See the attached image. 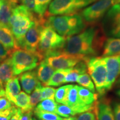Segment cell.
I'll return each instance as SVG.
<instances>
[{"instance_id":"32","label":"cell","mask_w":120,"mask_h":120,"mask_svg":"<svg viewBox=\"0 0 120 120\" xmlns=\"http://www.w3.org/2000/svg\"><path fill=\"white\" fill-rule=\"evenodd\" d=\"M56 114L61 117H64V118L68 117L70 116H73L77 115L76 112L69 107L68 106L64 105H58L57 107Z\"/></svg>"},{"instance_id":"1","label":"cell","mask_w":120,"mask_h":120,"mask_svg":"<svg viewBox=\"0 0 120 120\" xmlns=\"http://www.w3.org/2000/svg\"><path fill=\"white\" fill-rule=\"evenodd\" d=\"M99 31L94 27L79 34L66 37L62 51L85 57L95 55L102 43Z\"/></svg>"},{"instance_id":"38","label":"cell","mask_w":120,"mask_h":120,"mask_svg":"<svg viewBox=\"0 0 120 120\" xmlns=\"http://www.w3.org/2000/svg\"><path fill=\"white\" fill-rule=\"evenodd\" d=\"M11 52L6 49L4 45L0 42V62H2L4 60L8 57Z\"/></svg>"},{"instance_id":"44","label":"cell","mask_w":120,"mask_h":120,"mask_svg":"<svg viewBox=\"0 0 120 120\" xmlns=\"http://www.w3.org/2000/svg\"><path fill=\"white\" fill-rule=\"evenodd\" d=\"M116 86L120 87V76H119V78H118V79H117V82H116Z\"/></svg>"},{"instance_id":"36","label":"cell","mask_w":120,"mask_h":120,"mask_svg":"<svg viewBox=\"0 0 120 120\" xmlns=\"http://www.w3.org/2000/svg\"><path fill=\"white\" fill-rule=\"evenodd\" d=\"M12 106L11 103L6 97H0V111L9 109Z\"/></svg>"},{"instance_id":"12","label":"cell","mask_w":120,"mask_h":120,"mask_svg":"<svg viewBox=\"0 0 120 120\" xmlns=\"http://www.w3.org/2000/svg\"><path fill=\"white\" fill-rule=\"evenodd\" d=\"M106 70V83L105 91L107 92L111 88L117 78L120 76V55L103 57Z\"/></svg>"},{"instance_id":"16","label":"cell","mask_w":120,"mask_h":120,"mask_svg":"<svg viewBox=\"0 0 120 120\" xmlns=\"http://www.w3.org/2000/svg\"><path fill=\"white\" fill-rule=\"evenodd\" d=\"M0 42L10 51L19 49L16 39L8 26L0 24Z\"/></svg>"},{"instance_id":"14","label":"cell","mask_w":120,"mask_h":120,"mask_svg":"<svg viewBox=\"0 0 120 120\" xmlns=\"http://www.w3.org/2000/svg\"><path fill=\"white\" fill-rule=\"evenodd\" d=\"M22 89L26 94H30L40 83L35 71H29L22 73L19 78Z\"/></svg>"},{"instance_id":"33","label":"cell","mask_w":120,"mask_h":120,"mask_svg":"<svg viewBox=\"0 0 120 120\" xmlns=\"http://www.w3.org/2000/svg\"><path fill=\"white\" fill-rule=\"evenodd\" d=\"M56 89L52 87H42L41 90V101L46 99L55 100Z\"/></svg>"},{"instance_id":"13","label":"cell","mask_w":120,"mask_h":120,"mask_svg":"<svg viewBox=\"0 0 120 120\" xmlns=\"http://www.w3.org/2000/svg\"><path fill=\"white\" fill-rule=\"evenodd\" d=\"M94 103L91 105H87L81 101L78 94L77 85H73L69 91L67 106L71 107L77 115L94 110Z\"/></svg>"},{"instance_id":"15","label":"cell","mask_w":120,"mask_h":120,"mask_svg":"<svg viewBox=\"0 0 120 120\" xmlns=\"http://www.w3.org/2000/svg\"><path fill=\"white\" fill-rule=\"evenodd\" d=\"M94 110L98 120H115L113 111L107 100H102L95 104Z\"/></svg>"},{"instance_id":"22","label":"cell","mask_w":120,"mask_h":120,"mask_svg":"<svg viewBox=\"0 0 120 120\" xmlns=\"http://www.w3.org/2000/svg\"><path fill=\"white\" fill-rule=\"evenodd\" d=\"M16 6L17 4L0 0V24L9 27V21Z\"/></svg>"},{"instance_id":"27","label":"cell","mask_w":120,"mask_h":120,"mask_svg":"<svg viewBox=\"0 0 120 120\" xmlns=\"http://www.w3.org/2000/svg\"><path fill=\"white\" fill-rule=\"evenodd\" d=\"M58 104L55 102V100L46 99L38 103L34 109L41 111L52 112L56 113V109Z\"/></svg>"},{"instance_id":"43","label":"cell","mask_w":120,"mask_h":120,"mask_svg":"<svg viewBox=\"0 0 120 120\" xmlns=\"http://www.w3.org/2000/svg\"><path fill=\"white\" fill-rule=\"evenodd\" d=\"M6 1H8V2L13 3V4H17L18 2H19V0H6Z\"/></svg>"},{"instance_id":"28","label":"cell","mask_w":120,"mask_h":120,"mask_svg":"<svg viewBox=\"0 0 120 120\" xmlns=\"http://www.w3.org/2000/svg\"><path fill=\"white\" fill-rule=\"evenodd\" d=\"M76 82L83 87L88 89L93 93H95L96 88L94 83L90 75L87 73H85L79 75Z\"/></svg>"},{"instance_id":"11","label":"cell","mask_w":120,"mask_h":120,"mask_svg":"<svg viewBox=\"0 0 120 120\" xmlns=\"http://www.w3.org/2000/svg\"><path fill=\"white\" fill-rule=\"evenodd\" d=\"M115 4L116 0H98L82 10L81 16L88 23H95L103 17L108 10Z\"/></svg>"},{"instance_id":"30","label":"cell","mask_w":120,"mask_h":120,"mask_svg":"<svg viewBox=\"0 0 120 120\" xmlns=\"http://www.w3.org/2000/svg\"><path fill=\"white\" fill-rule=\"evenodd\" d=\"M42 87L41 82L39 83L30 96V105L33 109H34L37 104L41 101V90Z\"/></svg>"},{"instance_id":"4","label":"cell","mask_w":120,"mask_h":120,"mask_svg":"<svg viewBox=\"0 0 120 120\" xmlns=\"http://www.w3.org/2000/svg\"><path fill=\"white\" fill-rule=\"evenodd\" d=\"M10 57L15 76L34 70L43 60L39 53H32L21 49L12 51Z\"/></svg>"},{"instance_id":"49","label":"cell","mask_w":120,"mask_h":120,"mask_svg":"<svg viewBox=\"0 0 120 120\" xmlns=\"http://www.w3.org/2000/svg\"></svg>"},{"instance_id":"46","label":"cell","mask_w":120,"mask_h":120,"mask_svg":"<svg viewBox=\"0 0 120 120\" xmlns=\"http://www.w3.org/2000/svg\"><path fill=\"white\" fill-rule=\"evenodd\" d=\"M116 2L117 4H119V3H120V0H116Z\"/></svg>"},{"instance_id":"45","label":"cell","mask_w":120,"mask_h":120,"mask_svg":"<svg viewBox=\"0 0 120 120\" xmlns=\"http://www.w3.org/2000/svg\"><path fill=\"white\" fill-rule=\"evenodd\" d=\"M116 94H117L118 96L120 97V89L117 90V91H116Z\"/></svg>"},{"instance_id":"41","label":"cell","mask_w":120,"mask_h":120,"mask_svg":"<svg viewBox=\"0 0 120 120\" xmlns=\"http://www.w3.org/2000/svg\"><path fill=\"white\" fill-rule=\"evenodd\" d=\"M32 111L22 112L21 120H32Z\"/></svg>"},{"instance_id":"24","label":"cell","mask_w":120,"mask_h":120,"mask_svg":"<svg viewBox=\"0 0 120 120\" xmlns=\"http://www.w3.org/2000/svg\"><path fill=\"white\" fill-rule=\"evenodd\" d=\"M15 105L16 107L20 109L22 112L34 111L30 105L29 95L23 91L20 92L16 97Z\"/></svg>"},{"instance_id":"29","label":"cell","mask_w":120,"mask_h":120,"mask_svg":"<svg viewBox=\"0 0 120 120\" xmlns=\"http://www.w3.org/2000/svg\"><path fill=\"white\" fill-rule=\"evenodd\" d=\"M52 0H35L34 13L39 17H44L45 13Z\"/></svg>"},{"instance_id":"31","label":"cell","mask_w":120,"mask_h":120,"mask_svg":"<svg viewBox=\"0 0 120 120\" xmlns=\"http://www.w3.org/2000/svg\"><path fill=\"white\" fill-rule=\"evenodd\" d=\"M34 114L40 120H63L64 118L52 112L41 111L34 109Z\"/></svg>"},{"instance_id":"21","label":"cell","mask_w":120,"mask_h":120,"mask_svg":"<svg viewBox=\"0 0 120 120\" xmlns=\"http://www.w3.org/2000/svg\"><path fill=\"white\" fill-rule=\"evenodd\" d=\"M85 60L80 61L74 67L70 68L68 73L66 75L64 83L76 82L79 75L86 73L87 66Z\"/></svg>"},{"instance_id":"18","label":"cell","mask_w":120,"mask_h":120,"mask_svg":"<svg viewBox=\"0 0 120 120\" xmlns=\"http://www.w3.org/2000/svg\"><path fill=\"white\" fill-rule=\"evenodd\" d=\"M6 97L15 104L16 98L21 92V87L19 77H14L10 79L5 85Z\"/></svg>"},{"instance_id":"5","label":"cell","mask_w":120,"mask_h":120,"mask_svg":"<svg viewBox=\"0 0 120 120\" xmlns=\"http://www.w3.org/2000/svg\"><path fill=\"white\" fill-rule=\"evenodd\" d=\"M66 37L60 35L49 26H45L40 34L38 52L43 58L52 52L62 51Z\"/></svg>"},{"instance_id":"47","label":"cell","mask_w":120,"mask_h":120,"mask_svg":"<svg viewBox=\"0 0 120 120\" xmlns=\"http://www.w3.org/2000/svg\"><path fill=\"white\" fill-rule=\"evenodd\" d=\"M4 88V87H2V86H1V85H0V90L2 89V88Z\"/></svg>"},{"instance_id":"34","label":"cell","mask_w":120,"mask_h":120,"mask_svg":"<svg viewBox=\"0 0 120 120\" xmlns=\"http://www.w3.org/2000/svg\"><path fill=\"white\" fill-rule=\"evenodd\" d=\"M17 109V107L12 105L9 109L0 111V120H10Z\"/></svg>"},{"instance_id":"19","label":"cell","mask_w":120,"mask_h":120,"mask_svg":"<svg viewBox=\"0 0 120 120\" xmlns=\"http://www.w3.org/2000/svg\"><path fill=\"white\" fill-rule=\"evenodd\" d=\"M102 57L120 55V38L109 37L105 41Z\"/></svg>"},{"instance_id":"10","label":"cell","mask_w":120,"mask_h":120,"mask_svg":"<svg viewBox=\"0 0 120 120\" xmlns=\"http://www.w3.org/2000/svg\"><path fill=\"white\" fill-rule=\"evenodd\" d=\"M87 57L71 55L62 51L44 58L46 62L54 70H64L74 67L80 61Z\"/></svg>"},{"instance_id":"23","label":"cell","mask_w":120,"mask_h":120,"mask_svg":"<svg viewBox=\"0 0 120 120\" xmlns=\"http://www.w3.org/2000/svg\"><path fill=\"white\" fill-rule=\"evenodd\" d=\"M77 90L79 99L85 104L87 105H93L97 100V94L92 92L88 89L77 85Z\"/></svg>"},{"instance_id":"48","label":"cell","mask_w":120,"mask_h":120,"mask_svg":"<svg viewBox=\"0 0 120 120\" xmlns=\"http://www.w3.org/2000/svg\"><path fill=\"white\" fill-rule=\"evenodd\" d=\"M32 120H37L36 118H34H34H32Z\"/></svg>"},{"instance_id":"26","label":"cell","mask_w":120,"mask_h":120,"mask_svg":"<svg viewBox=\"0 0 120 120\" xmlns=\"http://www.w3.org/2000/svg\"><path fill=\"white\" fill-rule=\"evenodd\" d=\"M72 86V85H64L56 90L55 99L57 102L62 105H67V97H68L69 91Z\"/></svg>"},{"instance_id":"9","label":"cell","mask_w":120,"mask_h":120,"mask_svg":"<svg viewBox=\"0 0 120 120\" xmlns=\"http://www.w3.org/2000/svg\"><path fill=\"white\" fill-rule=\"evenodd\" d=\"M102 27L103 32L109 37L120 38V4H115L103 16Z\"/></svg>"},{"instance_id":"40","label":"cell","mask_w":120,"mask_h":120,"mask_svg":"<svg viewBox=\"0 0 120 120\" xmlns=\"http://www.w3.org/2000/svg\"><path fill=\"white\" fill-rule=\"evenodd\" d=\"M22 114V111L20 109L18 108L17 111L13 114V116L11 117V118H10V120H21Z\"/></svg>"},{"instance_id":"39","label":"cell","mask_w":120,"mask_h":120,"mask_svg":"<svg viewBox=\"0 0 120 120\" xmlns=\"http://www.w3.org/2000/svg\"><path fill=\"white\" fill-rule=\"evenodd\" d=\"M113 113L115 120H120V102H116L114 105Z\"/></svg>"},{"instance_id":"6","label":"cell","mask_w":120,"mask_h":120,"mask_svg":"<svg viewBox=\"0 0 120 120\" xmlns=\"http://www.w3.org/2000/svg\"><path fill=\"white\" fill-rule=\"evenodd\" d=\"M45 19L44 17H39L37 16L32 25L28 28L22 38L16 42L18 48L32 53H39L38 46L40 34L45 26Z\"/></svg>"},{"instance_id":"42","label":"cell","mask_w":120,"mask_h":120,"mask_svg":"<svg viewBox=\"0 0 120 120\" xmlns=\"http://www.w3.org/2000/svg\"><path fill=\"white\" fill-rule=\"evenodd\" d=\"M76 117H72V116H70L68 117L67 118H64L63 120H76Z\"/></svg>"},{"instance_id":"25","label":"cell","mask_w":120,"mask_h":120,"mask_svg":"<svg viewBox=\"0 0 120 120\" xmlns=\"http://www.w3.org/2000/svg\"><path fill=\"white\" fill-rule=\"evenodd\" d=\"M69 69L57 70L52 75L51 78L48 82L46 86H58L64 83V79L66 75L68 73Z\"/></svg>"},{"instance_id":"2","label":"cell","mask_w":120,"mask_h":120,"mask_svg":"<svg viewBox=\"0 0 120 120\" xmlns=\"http://www.w3.org/2000/svg\"><path fill=\"white\" fill-rule=\"evenodd\" d=\"M45 25L66 37L79 34L85 28L86 24L81 15L73 14L49 16L45 19Z\"/></svg>"},{"instance_id":"37","label":"cell","mask_w":120,"mask_h":120,"mask_svg":"<svg viewBox=\"0 0 120 120\" xmlns=\"http://www.w3.org/2000/svg\"><path fill=\"white\" fill-rule=\"evenodd\" d=\"M26 8L31 12H34L35 10V0H20Z\"/></svg>"},{"instance_id":"3","label":"cell","mask_w":120,"mask_h":120,"mask_svg":"<svg viewBox=\"0 0 120 120\" xmlns=\"http://www.w3.org/2000/svg\"><path fill=\"white\" fill-rule=\"evenodd\" d=\"M36 16L23 5L16 6L9 21V27L16 42L19 41L26 32Z\"/></svg>"},{"instance_id":"7","label":"cell","mask_w":120,"mask_h":120,"mask_svg":"<svg viewBox=\"0 0 120 120\" xmlns=\"http://www.w3.org/2000/svg\"><path fill=\"white\" fill-rule=\"evenodd\" d=\"M87 70L91 79L95 85V88L100 95L102 96L106 92L105 86L106 83L107 70L103 57H87L85 60Z\"/></svg>"},{"instance_id":"8","label":"cell","mask_w":120,"mask_h":120,"mask_svg":"<svg viewBox=\"0 0 120 120\" xmlns=\"http://www.w3.org/2000/svg\"><path fill=\"white\" fill-rule=\"evenodd\" d=\"M97 1L98 0H52L48 7V16L75 14Z\"/></svg>"},{"instance_id":"17","label":"cell","mask_w":120,"mask_h":120,"mask_svg":"<svg viewBox=\"0 0 120 120\" xmlns=\"http://www.w3.org/2000/svg\"><path fill=\"white\" fill-rule=\"evenodd\" d=\"M55 70L49 66L45 60H42L38 64L36 74L41 84L46 86L55 72Z\"/></svg>"},{"instance_id":"35","label":"cell","mask_w":120,"mask_h":120,"mask_svg":"<svg viewBox=\"0 0 120 120\" xmlns=\"http://www.w3.org/2000/svg\"><path fill=\"white\" fill-rule=\"evenodd\" d=\"M75 120H97L95 114L92 111H87L80 113Z\"/></svg>"},{"instance_id":"20","label":"cell","mask_w":120,"mask_h":120,"mask_svg":"<svg viewBox=\"0 0 120 120\" xmlns=\"http://www.w3.org/2000/svg\"><path fill=\"white\" fill-rule=\"evenodd\" d=\"M15 76L11 59L8 57L0 64V85L4 88L7 82Z\"/></svg>"}]
</instances>
